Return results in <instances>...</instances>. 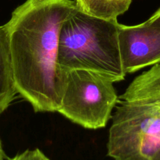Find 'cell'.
Here are the masks:
<instances>
[{"label":"cell","instance_id":"1","mask_svg":"<svg viewBox=\"0 0 160 160\" xmlns=\"http://www.w3.org/2000/svg\"><path fill=\"white\" fill-rule=\"evenodd\" d=\"M76 6L72 0H26L6 23L17 93L35 112H57L64 73L57 66L64 20Z\"/></svg>","mask_w":160,"mask_h":160},{"label":"cell","instance_id":"2","mask_svg":"<svg viewBox=\"0 0 160 160\" xmlns=\"http://www.w3.org/2000/svg\"><path fill=\"white\" fill-rule=\"evenodd\" d=\"M119 26L118 20L93 17L75 6L60 29L57 66L61 73L85 70L114 83L123 81L126 74L121 61Z\"/></svg>","mask_w":160,"mask_h":160},{"label":"cell","instance_id":"3","mask_svg":"<svg viewBox=\"0 0 160 160\" xmlns=\"http://www.w3.org/2000/svg\"><path fill=\"white\" fill-rule=\"evenodd\" d=\"M107 144L115 160H160V106L122 101L111 116Z\"/></svg>","mask_w":160,"mask_h":160},{"label":"cell","instance_id":"4","mask_svg":"<svg viewBox=\"0 0 160 160\" xmlns=\"http://www.w3.org/2000/svg\"><path fill=\"white\" fill-rule=\"evenodd\" d=\"M64 86L57 112L73 123L91 130L104 128L119 98L111 80L94 72H64Z\"/></svg>","mask_w":160,"mask_h":160},{"label":"cell","instance_id":"5","mask_svg":"<svg viewBox=\"0 0 160 160\" xmlns=\"http://www.w3.org/2000/svg\"><path fill=\"white\" fill-rule=\"evenodd\" d=\"M119 45L125 74L160 63V26L145 21L119 26Z\"/></svg>","mask_w":160,"mask_h":160},{"label":"cell","instance_id":"6","mask_svg":"<svg viewBox=\"0 0 160 160\" xmlns=\"http://www.w3.org/2000/svg\"><path fill=\"white\" fill-rule=\"evenodd\" d=\"M17 94L6 25L0 26V114L9 106Z\"/></svg>","mask_w":160,"mask_h":160},{"label":"cell","instance_id":"7","mask_svg":"<svg viewBox=\"0 0 160 160\" xmlns=\"http://www.w3.org/2000/svg\"><path fill=\"white\" fill-rule=\"evenodd\" d=\"M80 10L93 17L108 20H117L126 12L132 0H75Z\"/></svg>","mask_w":160,"mask_h":160},{"label":"cell","instance_id":"8","mask_svg":"<svg viewBox=\"0 0 160 160\" xmlns=\"http://www.w3.org/2000/svg\"><path fill=\"white\" fill-rule=\"evenodd\" d=\"M9 160H50L45 156L39 148L33 150L27 149L21 153H19Z\"/></svg>","mask_w":160,"mask_h":160},{"label":"cell","instance_id":"9","mask_svg":"<svg viewBox=\"0 0 160 160\" xmlns=\"http://www.w3.org/2000/svg\"><path fill=\"white\" fill-rule=\"evenodd\" d=\"M147 21L152 23V24L160 26V8H158V9H157V10L155 11V13H154Z\"/></svg>","mask_w":160,"mask_h":160},{"label":"cell","instance_id":"10","mask_svg":"<svg viewBox=\"0 0 160 160\" xmlns=\"http://www.w3.org/2000/svg\"><path fill=\"white\" fill-rule=\"evenodd\" d=\"M6 154L4 152V150H3V144H2L1 139H0V160H5L6 159Z\"/></svg>","mask_w":160,"mask_h":160}]
</instances>
